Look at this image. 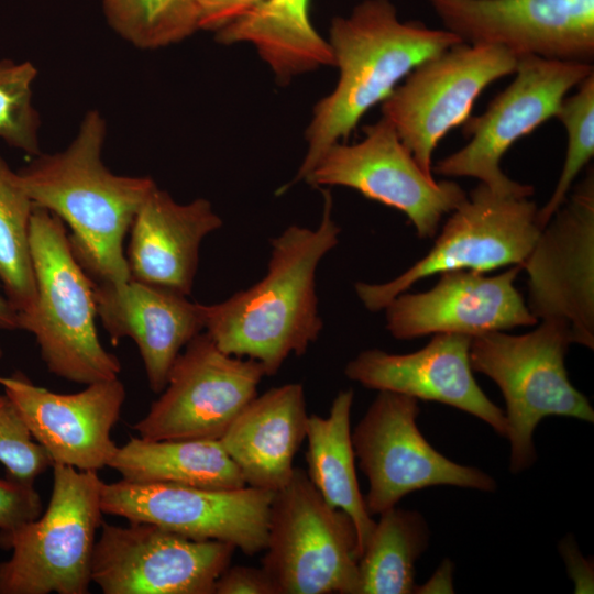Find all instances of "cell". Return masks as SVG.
<instances>
[{
    "mask_svg": "<svg viewBox=\"0 0 594 594\" xmlns=\"http://www.w3.org/2000/svg\"><path fill=\"white\" fill-rule=\"evenodd\" d=\"M538 209L530 197L498 194L479 183L450 212L425 256L385 283H355L356 296L367 310L382 311L396 296L435 274L524 265L541 231Z\"/></svg>",
    "mask_w": 594,
    "mask_h": 594,
    "instance_id": "obj_8",
    "label": "cell"
},
{
    "mask_svg": "<svg viewBox=\"0 0 594 594\" xmlns=\"http://www.w3.org/2000/svg\"><path fill=\"white\" fill-rule=\"evenodd\" d=\"M34 205L0 156V279L19 316L35 304L36 288L30 251V223Z\"/></svg>",
    "mask_w": 594,
    "mask_h": 594,
    "instance_id": "obj_28",
    "label": "cell"
},
{
    "mask_svg": "<svg viewBox=\"0 0 594 594\" xmlns=\"http://www.w3.org/2000/svg\"><path fill=\"white\" fill-rule=\"evenodd\" d=\"M274 492L251 486L205 488L164 483L102 482L103 514L148 522L195 540L228 542L246 556L266 546Z\"/></svg>",
    "mask_w": 594,
    "mask_h": 594,
    "instance_id": "obj_16",
    "label": "cell"
},
{
    "mask_svg": "<svg viewBox=\"0 0 594 594\" xmlns=\"http://www.w3.org/2000/svg\"><path fill=\"white\" fill-rule=\"evenodd\" d=\"M354 393L339 392L328 416L309 415L307 424V475L326 502L343 510L354 522L360 557L375 521L367 512L355 471L351 410Z\"/></svg>",
    "mask_w": 594,
    "mask_h": 594,
    "instance_id": "obj_25",
    "label": "cell"
},
{
    "mask_svg": "<svg viewBox=\"0 0 594 594\" xmlns=\"http://www.w3.org/2000/svg\"><path fill=\"white\" fill-rule=\"evenodd\" d=\"M263 552L277 594L359 593L354 522L326 502L302 469L274 492Z\"/></svg>",
    "mask_w": 594,
    "mask_h": 594,
    "instance_id": "obj_7",
    "label": "cell"
},
{
    "mask_svg": "<svg viewBox=\"0 0 594 594\" xmlns=\"http://www.w3.org/2000/svg\"><path fill=\"white\" fill-rule=\"evenodd\" d=\"M264 376L258 362L223 352L204 331L176 358L165 388L133 428L145 440H219Z\"/></svg>",
    "mask_w": 594,
    "mask_h": 594,
    "instance_id": "obj_12",
    "label": "cell"
},
{
    "mask_svg": "<svg viewBox=\"0 0 594 594\" xmlns=\"http://www.w3.org/2000/svg\"><path fill=\"white\" fill-rule=\"evenodd\" d=\"M322 196L317 228L287 227L271 240L267 270L258 282L205 306V332L223 352L258 362L266 376L275 375L288 356L305 354L323 328L316 274L339 243L341 229L330 191Z\"/></svg>",
    "mask_w": 594,
    "mask_h": 594,
    "instance_id": "obj_1",
    "label": "cell"
},
{
    "mask_svg": "<svg viewBox=\"0 0 594 594\" xmlns=\"http://www.w3.org/2000/svg\"><path fill=\"white\" fill-rule=\"evenodd\" d=\"M221 227L209 200L179 204L155 184L130 228L125 256L131 278L189 296L201 242Z\"/></svg>",
    "mask_w": 594,
    "mask_h": 594,
    "instance_id": "obj_22",
    "label": "cell"
},
{
    "mask_svg": "<svg viewBox=\"0 0 594 594\" xmlns=\"http://www.w3.org/2000/svg\"><path fill=\"white\" fill-rule=\"evenodd\" d=\"M556 118L568 133V147L563 167L548 201L538 209V223L543 228L563 204L576 177L594 156V73L566 96Z\"/></svg>",
    "mask_w": 594,
    "mask_h": 594,
    "instance_id": "obj_30",
    "label": "cell"
},
{
    "mask_svg": "<svg viewBox=\"0 0 594 594\" xmlns=\"http://www.w3.org/2000/svg\"><path fill=\"white\" fill-rule=\"evenodd\" d=\"M2 355H3V350H2V348L0 345V360H1Z\"/></svg>",
    "mask_w": 594,
    "mask_h": 594,
    "instance_id": "obj_37",
    "label": "cell"
},
{
    "mask_svg": "<svg viewBox=\"0 0 594 594\" xmlns=\"http://www.w3.org/2000/svg\"><path fill=\"white\" fill-rule=\"evenodd\" d=\"M444 30L470 45H493L517 57L592 64L594 0H427Z\"/></svg>",
    "mask_w": 594,
    "mask_h": 594,
    "instance_id": "obj_17",
    "label": "cell"
},
{
    "mask_svg": "<svg viewBox=\"0 0 594 594\" xmlns=\"http://www.w3.org/2000/svg\"><path fill=\"white\" fill-rule=\"evenodd\" d=\"M380 516L359 559L358 594L414 593L415 563L428 546V526L419 513L396 506Z\"/></svg>",
    "mask_w": 594,
    "mask_h": 594,
    "instance_id": "obj_27",
    "label": "cell"
},
{
    "mask_svg": "<svg viewBox=\"0 0 594 594\" xmlns=\"http://www.w3.org/2000/svg\"><path fill=\"white\" fill-rule=\"evenodd\" d=\"M106 134L102 114L89 110L65 150L40 153L16 174L33 205L70 228L74 254L89 276L95 282H124L131 276L123 241L156 183L108 169L102 161Z\"/></svg>",
    "mask_w": 594,
    "mask_h": 594,
    "instance_id": "obj_2",
    "label": "cell"
},
{
    "mask_svg": "<svg viewBox=\"0 0 594 594\" xmlns=\"http://www.w3.org/2000/svg\"><path fill=\"white\" fill-rule=\"evenodd\" d=\"M30 251L36 298L19 316V329L35 337L47 370L61 378L84 385L118 378L120 360L98 337L94 280L75 256L65 223L35 206Z\"/></svg>",
    "mask_w": 594,
    "mask_h": 594,
    "instance_id": "obj_4",
    "label": "cell"
},
{
    "mask_svg": "<svg viewBox=\"0 0 594 594\" xmlns=\"http://www.w3.org/2000/svg\"><path fill=\"white\" fill-rule=\"evenodd\" d=\"M111 28L142 50L177 43L199 30L193 0H101Z\"/></svg>",
    "mask_w": 594,
    "mask_h": 594,
    "instance_id": "obj_29",
    "label": "cell"
},
{
    "mask_svg": "<svg viewBox=\"0 0 594 594\" xmlns=\"http://www.w3.org/2000/svg\"><path fill=\"white\" fill-rule=\"evenodd\" d=\"M363 132L358 143L332 145L304 180L315 187L352 188L403 212L419 238L435 237L442 218L468 194L455 182L426 173L386 118Z\"/></svg>",
    "mask_w": 594,
    "mask_h": 594,
    "instance_id": "obj_13",
    "label": "cell"
},
{
    "mask_svg": "<svg viewBox=\"0 0 594 594\" xmlns=\"http://www.w3.org/2000/svg\"><path fill=\"white\" fill-rule=\"evenodd\" d=\"M215 594H277L263 568L228 566L215 585Z\"/></svg>",
    "mask_w": 594,
    "mask_h": 594,
    "instance_id": "obj_35",
    "label": "cell"
},
{
    "mask_svg": "<svg viewBox=\"0 0 594 594\" xmlns=\"http://www.w3.org/2000/svg\"><path fill=\"white\" fill-rule=\"evenodd\" d=\"M91 582L105 594H215L237 548L148 522L101 524Z\"/></svg>",
    "mask_w": 594,
    "mask_h": 594,
    "instance_id": "obj_15",
    "label": "cell"
},
{
    "mask_svg": "<svg viewBox=\"0 0 594 594\" xmlns=\"http://www.w3.org/2000/svg\"><path fill=\"white\" fill-rule=\"evenodd\" d=\"M36 76L29 61H0V139L32 157L41 153V122L32 89Z\"/></svg>",
    "mask_w": 594,
    "mask_h": 594,
    "instance_id": "obj_31",
    "label": "cell"
},
{
    "mask_svg": "<svg viewBox=\"0 0 594 594\" xmlns=\"http://www.w3.org/2000/svg\"><path fill=\"white\" fill-rule=\"evenodd\" d=\"M19 329V314L6 295L0 292V330Z\"/></svg>",
    "mask_w": 594,
    "mask_h": 594,
    "instance_id": "obj_36",
    "label": "cell"
},
{
    "mask_svg": "<svg viewBox=\"0 0 594 594\" xmlns=\"http://www.w3.org/2000/svg\"><path fill=\"white\" fill-rule=\"evenodd\" d=\"M308 418L304 386L287 383L256 395L219 441L246 486L276 492L293 475Z\"/></svg>",
    "mask_w": 594,
    "mask_h": 594,
    "instance_id": "obj_23",
    "label": "cell"
},
{
    "mask_svg": "<svg viewBox=\"0 0 594 594\" xmlns=\"http://www.w3.org/2000/svg\"><path fill=\"white\" fill-rule=\"evenodd\" d=\"M328 42L339 79L314 108L306 130L308 147L293 183L304 180L415 67L462 43L447 30L400 21L389 0H364L349 16L334 18Z\"/></svg>",
    "mask_w": 594,
    "mask_h": 594,
    "instance_id": "obj_3",
    "label": "cell"
},
{
    "mask_svg": "<svg viewBox=\"0 0 594 594\" xmlns=\"http://www.w3.org/2000/svg\"><path fill=\"white\" fill-rule=\"evenodd\" d=\"M517 56L493 45L455 44L415 67L382 102L404 145L432 175V155L440 140L463 124L481 92L514 74Z\"/></svg>",
    "mask_w": 594,
    "mask_h": 594,
    "instance_id": "obj_10",
    "label": "cell"
},
{
    "mask_svg": "<svg viewBox=\"0 0 594 594\" xmlns=\"http://www.w3.org/2000/svg\"><path fill=\"white\" fill-rule=\"evenodd\" d=\"M265 0H193L199 30L218 32L246 15Z\"/></svg>",
    "mask_w": 594,
    "mask_h": 594,
    "instance_id": "obj_34",
    "label": "cell"
},
{
    "mask_svg": "<svg viewBox=\"0 0 594 594\" xmlns=\"http://www.w3.org/2000/svg\"><path fill=\"white\" fill-rule=\"evenodd\" d=\"M522 268L527 307L565 327L572 344L594 349V172L574 184L541 229Z\"/></svg>",
    "mask_w": 594,
    "mask_h": 594,
    "instance_id": "obj_14",
    "label": "cell"
},
{
    "mask_svg": "<svg viewBox=\"0 0 594 594\" xmlns=\"http://www.w3.org/2000/svg\"><path fill=\"white\" fill-rule=\"evenodd\" d=\"M419 410L418 399L382 391L352 431L355 458L369 481L364 501L372 516L430 486L496 487L488 474L458 464L430 446L417 426Z\"/></svg>",
    "mask_w": 594,
    "mask_h": 594,
    "instance_id": "obj_11",
    "label": "cell"
},
{
    "mask_svg": "<svg viewBox=\"0 0 594 594\" xmlns=\"http://www.w3.org/2000/svg\"><path fill=\"white\" fill-rule=\"evenodd\" d=\"M42 509L41 496L33 484L0 479V532L36 519Z\"/></svg>",
    "mask_w": 594,
    "mask_h": 594,
    "instance_id": "obj_33",
    "label": "cell"
},
{
    "mask_svg": "<svg viewBox=\"0 0 594 594\" xmlns=\"http://www.w3.org/2000/svg\"><path fill=\"white\" fill-rule=\"evenodd\" d=\"M0 385L53 465L97 472L108 466L118 450L111 431L127 397L119 377L73 394L37 386L20 372L0 376Z\"/></svg>",
    "mask_w": 594,
    "mask_h": 594,
    "instance_id": "obj_18",
    "label": "cell"
},
{
    "mask_svg": "<svg viewBox=\"0 0 594 594\" xmlns=\"http://www.w3.org/2000/svg\"><path fill=\"white\" fill-rule=\"evenodd\" d=\"M94 280V279H92ZM97 316L117 344L130 338L136 344L150 388L160 394L176 358L205 331L202 304L188 296L135 279L95 282Z\"/></svg>",
    "mask_w": 594,
    "mask_h": 594,
    "instance_id": "obj_21",
    "label": "cell"
},
{
    "mask_svg": "<svg viewBox=\"0 0 594 594\" xmlns=\"http://www.w3.org/2000/svg\"><path fill=\"white\" fill-rule=\"evenodd\" d=\"M537 324L524 334H480L470 345L472 370L490 377L504 396L513 473L535 461L532 435L544 417L594 421L591 403L568 377L564 361L572 344L568 329L549 320Z\"/></svg>",
    "mask_w": 594,
    "mask_h": 594,
    "instance_id": "obj_5",
    "label": "cell"
},
{
    "mask_svg": "<svg viewBox=\"0 0 594 594\" xmlns=\"http://www.w3.org/2000/svg\"><path fill=\"white\" fill-rule=\"evenodd\" d=\"M471 339L464 334L438 333L411 353L364 350L348 362L344 374L370 389L452 406L477 417L506 437L505 413L485 395L473 376Z\"/></svg>",
    "mask_w": 594,
    "mask_h": 594,
    "instance_id": "obj_20",
    "label": "cell"
},
{
    "mask_svg": "<svg viewBox=\"0 0 594 594\" xmlns=\"http://www.w3.org/2000/svg\"><path fill=\"white\" fill-rule=\"evenodd\" d=\"M122 480L205 488L246 486L219 440L131 438L108 464Z\"/></svg>",
    "mask_w": 594,
    "mask_h": 594,
    "instance_id": "obj_26",
    "label": "cell"
},
{
    "mask_svg": "<svg viewBox=\"0 0 594 594\" xmlns=\"http://www.w3.org/2000/svg\"><path fill=\"white\" fill-rule=\"evenodd\" d=\"M521 270L514 265L490 276L470 270L443 272L430 289L392 299L384 308L386 329L395 339L411 340L438 333L473 338L535 326L538 320L515 286Z\"/></svg>",
    "mask_w": 594,
    "mask_h": 594,
    "instance_id": "obj_19",
    "label": "cell"
},
{
    "mask_svg": "<svg viewBox=\"0 0 594 594\" xmlns=\"http://www.w3.org/2000/svg\"><path fill=\"white\" fill-rule=\"evenodd\" d=\"M222 44H252L279 84L322 66H334L328 40L312 26L309 0H265L216 32Z\"/></svg>",
    "mask_w": 594,
    "mask_h": 594,
    "instance_id": "obj_24",
    "label": "cell"
},
{
    "mask_svg": "<svg viewBox=\"0 0 594 594\" xmlns=\"http://www.w3.org/2000/svg\"><path fill=\"white\" fill-rule=\"evenodd\" d=\"M102 482L97 471L53 465L46 510L0 532V548L12 551L0 563V594L88 593Z\"/></svg>",
    "mask_w": 594,
    "mask_h": 594,
    "instance_id": "obj_6",
    "label": "cell"
},
{
    "mask_svg": "<svg viewBox=\"0 0 594 594\" xmlns=\"http://www.w3.org/2000/svg\"><path fill=\"white\" fill-rule=\"evenodd\" d=\"M0 463L8 479L33 484L53 463L33 439L12 400L0 395Z\"/></svg>",
    "mask_w": 594,
    "mask_h": 594,
    "instance_id": "obj_32",
    "label": "cell"
},
{
    "mask_svg": "<svg viewBox=\"0 0 594 594\" xmlns=\"http://www.w3.org/2000/svg\"><path fill=\"white\" fill-rule=\"evenodd\" d=\"M593 73L594 67L588 63L519 56L510 85L482 114L463 122V133L470 141L438 161L432 173L472 177L498 194L531 197L530 185L504 174L502 158L517 140L556 118L568 92Z\"/></svg>",
    "mask_w": 594,
    "mask_h": 594,
    "instance_id": "obj_9",
    "label": "cell"
}]
</instances>
